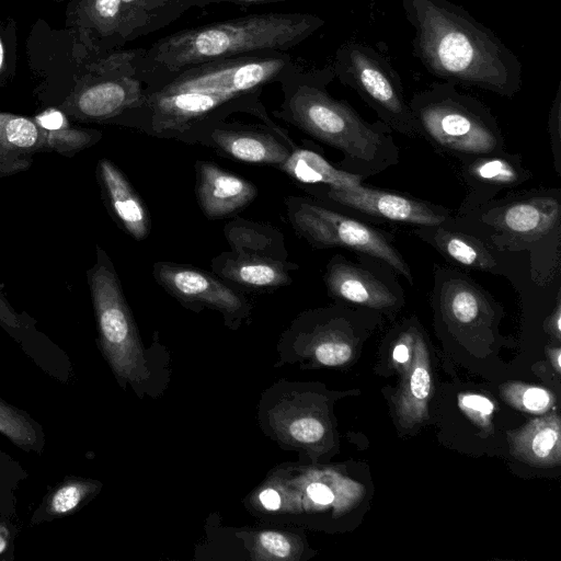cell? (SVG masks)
<instances>
[{"instance_id":"6da1fadb","label":"cell","mask_w":561,"mask_h":561,"mask_svg":"<svg viewBox=\"0 0 561 561\" xmlns=\"http://www.w3.org/2000/svg\"><path fill=\"white\" fill-rule=\"evenodd\" d=\"M144 53L101 50L75 30L55 28L43 19L25 42L37 102L82 123L117 122L142 105L149 89L140 69Z\"/></svg>"},{"instance_id":"7a4b0ae2","label":"cell","mask_w":561,"mask_h":561,"mask_svg":"<svg viewBox=\"0 0 561 561\" xmlns=\"http://www.w3.org/2000/svg\"><path fill=\"white\" fill-rule=\"evenodd\" d=\"M414 28L413 55L428 72L456 85L504 98L522 88V62L502 39L449 0H399Z\"/></svg>"},{"instance_id":"3957f363","label":"cell","mask_w":561,"mask_h":561,"mask_svg":"<svg viewBox=\"0 0 561 561\" xmlns=\"http://www.w3.org/2000/svg\"><path fill=\"white\" fill-rule=\"evenodd\" d=\"M298 70L288 53L202 62L151 87L138 110H146L157 133L183 131L224 105L259 96L264 85L286 81Z\"/></svg>"},{"instance_id":"277c9868","label":"cell","mask_w":561,"mask_h":561,"mask_svg":"<svg viewBox=\"0 0 561 561\" xmlns=\"http://www.w3.org/2000/svg\"><path fill=\"white\" fill-rule=\"evenodd\" d=\"M324 20L310 13L249 14L158 39L145 49L140 69L149 89L188 67L238 56L287 53L310 37Z\"/></svg>"},{"instance_id":"5b68a950","label":"cell","mask_w":561,"mask_h":561,"mask_svg":"<svg viewBox=\"0 0 561 561\" xmlns=\"http://www.w3.org/2000/svg\"><path fill=\"white\" fill-rule=\"evenodd\" d=\"M332 69L305 73L298 70L289 81L285 116L300 129L337 149L342 160L334 164L348 173L368 178L399 162L392 130L381 121L367 122L347 102L331 96L325 87Z\"/></svg>"},{"instance_id":"8992f818","label":"cell","mask_w":561,"mask_h":561,"mask_svg":"<svg viewBox=\"0 0 561 561\" xmlns=\"http://www.w3.org/2000/svg\"><path fill=\"white\" fill-rule=\"evenodd\" d=\"M445 225L469 232L495 252H527L533 280L549 283L560 266L561 190L494 198Z\"/></svg>"},{"instance_id":"52a82bcc","label":"cell","mask_w":561,"mask_h":561,"mask_svg":"<svg viewBox=\"0 0 561 561\" xmlns=\"http://www.w3.org/2000/svg\"><path fill=\"white\" fill-rule=\"evenodd\" d=\"M419 136L459 162L505 150L501 126L479 99L450 82H435L409 101Z\"/></svg>"},{"instance_id":"ba28073f","label":"cell","mask_w":561,"mask_h":561,"mask_svg":"<svg viewBox=\"0 0 561 561\" xmlns=\"http://www.w3.org/2000/svg\"><path fill=\"white\" fill-rule=\"evenodd\" d=\"M99 345L121 381L140 382L149 376L137 329L111 260L96 247V261L87 272Z\"/></svg>"},{"instance_id":"9c48e42d","label":"cell","mask_w":561,"mask_h":561,"mask_svg":"<svg viewBox=\"0 0 561 561\" xmlns=\"http://www.w3.org/2000/svg\"><path fill=\"white\" fill-rule=\"evenodd\" d=\"M332 70L334 77L354 90L392 131L410 138L419 136L402 80L378 50L364 43L342 44Z\"/></svg>"},{"instance_id":"30bf717a","label":"cell","mask_w":561,"mask_h":561,"mask_svg":"<svg viewBox=\"0 0 561 561\" xmlns=\"http://www.w3.org/2000/svg\"><path fill=\"white\" fill-rule=\"evenodd\" d=\"M293 227L317 249L342 248L387 262L400 276L414 284L409 263L394 245L391 233L313 201L297 198L289 206Z\"/></svg>"},{"instance_id":"8fae6325","label":"cell","mask_w":561,"mask_h":561,"mask_svg":"<svg viewBox=\"0 0 561 561\" xmlns=\"http://www.w3.org/2000/svg\"><path fill=\"white\" fill-rule=\"evenodd\" d=\"M66 3L65 26L77 31L101 50L118 49L125 43L164 27L172 18L151 13L124 0H55Z\"/></svg>"},{"instance_id":"7c38bea8","label":"cell","mask_w":561,"mask_h":561,"mask_svg":"<svg viewBox=\"0 0 561 561\" xmlns=\"http://www.w3.org/2000/svg\"><path fill=\"white\" fill-rule=\"evenodd\" d=\"M335 254L327 264L324 284L331 297L376 311L393 312L404 304L398 273L383 260L356 253Z\"/></svg>"},{"instance_id":"4fadbf2b","label":"cell","mask_w":561,"mask_h":561,"mask_svg":"<svg viewBox=\"0 0 561 561\" xmlns=\"http://www.w3.org/2000/svg\"><path fill=\"white\" fill-rule=\"evenodd\" d=\"M310 192L350 214L394 224L436 226L453 218L450 209L443 205L379 187L344 190L316 185Z\"/></svg>"},{"instance_id":"5bb4252c","label":"cell","mask_w":561,"mask_h":561,"mask_svg":"<svg viewBox=\"0 0 561 561\" xmlns=\"http://www.w3.org/2000/svg\"><path fill=\"white\" fill-rule=\"evenodd\" d=\"M459 173L467 191L455 217L463 216L496 198L500 192L516 188L533 178V172L524 167L522 156L505 150L461 161Z\"/></svg>"},{"instance_id":"9a60e30c","label":"cell","mask_w":561,"mask_h":561,"mask_svg":"<svg viewBox=\"0 0 561 561\" xmlns=\"http://www.w3.org/2000/svg\"><path fill=\"white\" fill-rule=\"evenodd\" d=\"M0 327L23 352L50 377L67 383L72 365L66 353L36 328L26 312H18L0 290Z\"/></svg>"},{"instance_id":"2e32d148","label":"cell","mask_w":561,"mask_h":561,"mask_svg":"<svg viewBox=\"0 0 561 561\" xmlns=\"http://www.w3.org/2000/svg\"><path fill=\"white\" fill-rule=\"evenodd\" d=\"M413 233L454 267L494 275L505 274V266L494 255L493 250L469 232L443 224L415 227Z\"/></svg>"},{"instance_id":"e0dca14e","label":"cell","mask_w":561,"mask_h":561,"mask_svg":"<svg viewBox=\"0 0 561 561\" xmlns=\"http://www.w3.org/2000/svg\"><path fill=\"white\" fill-rule=\"evenodd\" d=\"M154 275L165 289L181 299L203 302L227 312H236L243 307L242 297L201 270L174 263H158Z\"/></svg>"},{"instance_id":"ac0fdd59","label":"cell","mask_w":561,"mask_h":561,"mask_svg":"<svg viewBox=\"0 0 561 561\" xmlns=\"http://www.w3.org/2000/svg\"><path fill=\"white\" fill-rule=\"evenodd\" d=\"M196 193L203 213L209 218L227 217L248 205L256 196V187L210 162L199 161Z\"/></svg>"},{"instance_id":"d6986e66","label":"cell","mask_w":561,"mask_h":561,"mask_svg":"<svg viewBox=\"0 0 561 561\" xmlns=\"http://www.w3.org/2000/svg\"><path fill=\"white\" fill-rule=\"evenodd\" d=\"M36 153H46V139L34 117L0 112V179L30 169Z\"/></svg>"},{"instance_id":"ffe728a7","label":"cell","mask_w":561,"mask_h":561,"mask_svg":"<svg viewBox=\"0 0 561 561\" xmlns=\"http://www.w3.org/2000/svg\"><path fill=\"white\" fill-rule=\"evenodd\" d=\"M96 173L112 214L136 240L149 232V218L145 205L123 172L108 159H100Z\"/></svg>"},{"instance_id":"44dd1931","label":"cell","mask_w":561,"mask_h":561,"mask_svg":"<svg viewBox=\"0 0 561 561\" xmlns=\"http://www.w3.org/2000/svg\"><path fill=\"white\" fill-rule=\"evenodd\" d=\"M279 168L295 181L311 186L356 190L365 181L362 176L337 169L321 153L305 148L290 151Z\"/></svg>"},{"instance_id":"7402d4cb","label":"cell","mask_w":561,"mask_h":561,"mask_svg":"<svg viewBox=\"0 0 561 561\" xmlns=\"http://www.w3.org/2000/svg\"><path fill=\"white\" fill-rule=\"evenodd\" d=\"M211 138L226 153L247 163L279 165L290 153L272 135L254 130L215 129Z\"/></svg>"},{"instance_id":"603a6c76","label":"cell","mask_w":561,"mask_h":561,"mask_svg":"<svg viewBox=\"0 0 561 561\" xmlns=\"http://www.w3.org/2000/svg\"><path fill=\"white\" fill-rule=\"evenodd\" d=\"M99 481L67 476L43 497L33 512L30 526L69 517L80 510L100 490Z\"/></svg>"},{"instance_id":"cb8c5ba5","label":"cell","mask_w":561,"mask_h":561,"mask_svg":"<svg viewBox=\"0 0 561 561\" xmlns=\"http://www.w3.org/2000/svg\"><path fill=\"white\" fill-rule=\"evenodd\" d=\"M33 117L44 130L46 153L72 157L102 138V133L96 129L72 126L70 119L56 108L44 107Z\"/></svg>"},{"instance_id":"d4e9b609","label":"cell","mask_w":561,"mask_h":561,"mask_svg":"<svg viewBox=\"0 0 561 561\" xmlns=\"http://www.w3.org/2000/svg\"><path fill=\"white\" fill-rule=\"evenodd\" d=\"M220 270L226 278L249 287H278L289 282L284 263L261 255L228 259Z\"/></svg>"},{"instance_id":"484cf974","label":"cell","mask_w":561,"mask_h":561,"mask_svg":"<svg viewBox=\"0 0 561 561\" xmlns=\"http://www.w3.org/2000/svg\"><path fill=\"white\" fill-rule=\"evenodd\" d=\"M0 433L16 447L42 455L46 446L43 426L26 411L0 398Z\"/></svg>"},{"instance_id":"4316f807","label":"cell","mask_w":561,"mask_h":561,"mask_svg":"<svg viewBox=\"0 0 561 561\" xmlns=\"http://www.w3.org/2000/svg\"><path fill=\"white\" fill-rule=\"evenodd\" d=\"M28 478L27 471L0 448V519L12 520L18 514V491Z\"/></svg>"},{"instance_id":"83f0119b","label":"cell","mask_w":561,"mask_h":561,"mask_svg":"<svg viewBox=\"0 0 561 561\" xmlns=\"http://www.w3.org/2000/svg\"><path fill=\"white\" fill-rule=\"evenodd\" d=\"M18 26L12 18L0 15V90L7 87L16 73Z\"/></svg>"},{"instance_id":"f1b7e54d","label":"cell","mask_w":561,"mask_h":561,"mask_svg":"<svg viewBox=\"0 0 561 561\" xmlns=\"http://www.w3.org/2000/svg\"><path fill=\"white\" fill-rule=\"evenodd\" d=\"M548 131L550 137L553 167L561 175V84L559 83L556 98L548 117Z\"/></svg>"},{"instance_id":"f546056e","label":"cell","mask_w":561,"mask_h":561,"mask_svg":"<svg viewBox=\"0 0 561 561\" xmlns=\"http://www.w3.org/2000/svg\"><path fill=\"white\" fill-rule=\"evenodd\" d=\"M151 13L178 19L185 10L198 5L195 0H124Z\"/></svg>"},{"instance_id":"4dcf8cb0","label":"cell","mask_w":561,"mask_h":561,"mask_svg":"<svg viewBox=\"0 0 561 561\" xmlns=\"http://www.w3.org/2000/svg\"><path fill=\"white\" fill-rule=\"evenodd\" d=\"M317 359L327 366L344 364L351 358L352 347L341 340H327L318 344L314 351Z\"/></svg>"},{"instance_id":"1f68e13d","label":"cell","mask_w":561,"mask_h":561,"mask_svg":"<svg viewBox=\"0 0 561 561\" xmlns=\"http://www.w3.org/2000/svg\"><path fill=\"white\" fill-rule=\"evenodd\" d=\"M289 433L296 440L311 444L322 438L324 426L314 417H299L290 423Z\"/></svg>"},{"instance_id":"d6a6232c","label":"cell","mask_w":561,"mask_h":561,"mask_svg":"<svg viewBox=\"0 0 561 561\" xmlns=\"http://www.w3.org/2000/svg\"><path fill=\"white\" fill-rule=\"evenodd\" d=\"M261 548L275 559H287L291 554L293 546L289 539L276 531H263L259 535Z\"/></svg>"},{"instance_id":"836d02e7","label":"cell","mask_w":561,"mask_h":561,"mask_svg":"<svg viewBox=\"0 0 561 561\" xmlns=\"http://www.w3.org/2000/svg\"><path fill=\"white\" fill-rule=\"evenodd\" d=\"M559 443V433L552 426L537 431L531 439V450L539 458L548 457Z\"/></svg>"},{"instance_id":"e575fe53","label":"cell","mask_w":561,"mask_h":561,"mask_svg":"<svg viewBox=\"0 0 561 561\" xmlns=\"http://www.w3.org/2000/svg\"><path fill=\"white\" fill-rule=\"evenodd\" d=\"M18 528L12 520L0 519V560L14 559V540Z\"/></svg>"},{"instance_id":"d590c367","label":"cell","mask_w":561,"mask_h":561,"mask_svg":"<svg viewBox=\"0 0 561 561\" xmlns=\"http://www.w3.org/2000/svg\"><path fill=\"white\" fill-rule=\"evenodd\" d=\"M431 389V376L426 367L419 365L411 375L410 390L416 400L427 398Z\"/></svg>"},{"instance_id":"8d00e7d4","label":"cell","mask_w":561,"mask_h":561,"mask_svg":"<svg viewBox=\"0 0 561 561\" xmlns=\"http://www.w3.org/2000/svg\"><path fill=\"white\" fill-rule=\"evenodd\" d=\"M524 407L533 412H540L547 409L550 402L549 393L537 387H530L523 393Z\"/></svg>"},{"instance_id":"74e56055","label":"cell","mask_w":561,"mask_h":561,"mask_svg":"<svg viewBox=\"0 0 561 561\" xmlns=\"http://www.w3.org/2000/svg\"><path fill=\"white\" fill-rule=\"evenodd\" d=\"M309 497L321 505H328L333 502L334 495L332 491L323 483L314 482L307 488Z\"/></svg>"},{"instance_id":"f35d334b","label":"cell","mask_w":561,"mask_h":561,"mask_svg":"<svg viewBox=\"0 0 561 561\" xmlns=\"http://www.w3.org/2000/svg\"><path fill=\"white\" fill-rule=\"evenodd\" d=\"M462 404L473 411L482 414H491L493 411V403L485 397L478 394H468L462 398Z\"/></svg>"},{"instance_id":"ab89813d","label":"cell","mask_w":561,"mask_h":561,"mask_svg":"<svg viewBox=\"0 0 561 561\" xmlns=\"http://www.w3.org/2000/svg\"><path fill=\"white\" fill-rule=\"evenodd\" d=\"M259 500L261 504L268 511H276L280 506V496L273 489L263 490L259 495Z\"/></svg>"},{"instance_id":"60d3db41","label":"cell","mask_w":561,"mask_h":561,"mask_svg":"<svg viewBox=\"0 0 561 561\" xmlns=\"http://www.w3.org/2000/svg\"><path fill=\"white\" fill-rule=\"evenodd\" d=\"M409 347L407 344L401 340L400 343H398L393 348V358L398 363H405L409 359Z\"/></svg>"},{"instance_id":"b9f144b4","label":"cell","mask_w":561,"mask_h":561,"mask_svg":"<svg viewBox=\"0 0 561 561\" xmlns=\"http://www.w3.org/2000/svg\"><path fill=\"white\" fill-rule=\"evenodd\" d=\"M232 2V3H239V4H257V3H272V2H282L286 0H201L202 5L208 4L210 2Z\"/></svg>"},{"instance_id":"7bdbcfd3","label":"cell","mask_w":561,"mask_h":561,"mask_svg":"<svg viewBox=\"0 0 561 561\" xmlns=\"http://www.w3.org/2000/svg\"><path fill=\"white\" fill-rule=\"evenodd\" d=\"M195 1H196V3H197L199 7H203V5H202L201 0H195Z\"/></svg>"}]
</instances>
